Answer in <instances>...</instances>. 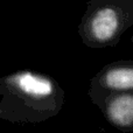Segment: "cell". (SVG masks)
<instances>
[{"instance_id": "277c9868", "label": "cell", "mask_w": 133, "mask_h": 133, "mask_svg": "<svg viewBox=\"0 0 133 133\" xmlns=\"http://www.w3.org/2000/svg\"><path fill=\"white\" fill-rule=\"evenodd\" d=\"M104 82L112 89H133V68H118L109 71Z\"/></svg>"}, {"instance_id": "6da1fadb", "label": "cell", "mask_w": 133, "mask_h": 133, "mask_svg": "<svg viewBox=\"0 0 133 133\" xmlns=\"http://www.w3.org/2000/svg\"><path fill=\"white\" fill-rule=\"evenodd\" d=\"M133 16V0H90L85 29L96 41H110Z\"/></svg>"}, {"instance_id": "7a4b0ae2", "label": "cell", "mask_w": 133, "mask_h": 133, "mask_svg": "<svg viewBox=\"0 0 133 133\" xmlns=\"http://www.w3.org/2000/svg\"><path fill=\"white\" fill-rule=\"evenodd\" d=\"M109 116L115 124L130 126L133 124V96H120L109 105Z\"/></svg>"}, {"instance_id": "3957f363", "label": "cell", "mask_w": 133, "mask_h": 133, "mask_svg": "<svg viewBox=\"0 0 133 133\" xmlns=\"http://www.w3.org/2000/svg\"><path fill=\"white\" fill-rule=\"evenodd\" d=\"M19 88L23 92L35 97H46L51 95L54 88L53 83L44 77H39L30 72L20 75L16 79Z\"/></svg>"}]
</instances>
